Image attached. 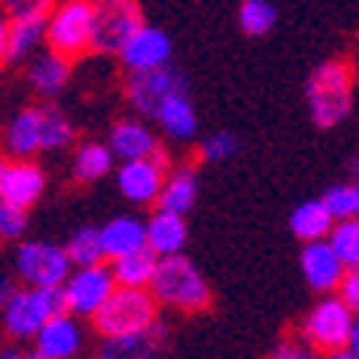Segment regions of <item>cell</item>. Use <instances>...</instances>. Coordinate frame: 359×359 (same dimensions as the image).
<instances>
[{"label": "cell", "mask_w": 359, "mask_h": 359, "mask_svg": "<svg viewBox=\"0 0 359 359\" xmlns=\"http://www.w3.org/2000/svg\"><path fill=\"white\" fill-rule=\"evenodd\" d=\"M327 244L334 247V254L340 257V263H344L346 269H356L359 266V218L337 222Z\"/></svg>", "instance_id": "cell-30"}, {"label": "cell", "mask_w": 359, "mask_h": 359, "mask_svg": "<svg viewBox=\"0 0 359 359\" xmlns=\"http://www.w3.org/2000/svg\"><path fill=\"white\" fill-rule=\"evenodd\" d=\"M48 32V20H20L10 26V42H7V61H22L36 52L45 42Z\"/></svg>", "instance_id": "cell-28"}, {"label": "cell", "mask_w": 359, "mask_h": 359, "mask_svg": "<svg viewBox=\"0 0 359 359\" xmlns=\"http://www.w3.org/2000/svg\"><path fill=\"white\" fill-rule=\"evenodd\" d=\"M45 193V173L32 161H13L4 177V189H0V202H7L10 209H32L39 196Z\"/></svg>", "instance_id": "cell-15"}, {"label": "cell", "mask_w": 359, "mask_h": 359, "mask_svg": "<svg viewBox=\"0 0 359 359\" xmlns=\"http://www.w3.org/2000/svg\"><path fill=\"white\" fill-rule=\"evenodd\" d=\"M238 22L247 36H266L276 26V7L269 0H241Z\"/></svg>", "instance_id": "cell-29"}, {"label": "cell", "mask_w": 359, "mask_h": 359, "mask_svg": "<svg viewBox=\"0 0 359 359\" xmlns=\"http://www.w3.org/2000/svg\"><path fill=\"white\" fill-rule=\"evenodd\" d=\"M97 22H93V52L119 55L126 42L144 26L138 0H93Z\"/></svg>", "instance_id": "cell-8"}, {"label": "cell", "mask_w": 359, "mask_h": 359, "mask_svg": "<svg viewBox=\"0 0 359 359\" xmlns=\"http://www.w3.org/2000/svg\"><path fill=\"white\" fill-rule=\"evenodd\" d=\"M93 22H97V4L93 0H61L48 16V52L61 58H77L93 52Z\"/></svg>", "instance_id": "cell-3"}, {"label": "cell", "mask_w": 359, "mask_h": 359, "mask_svg": "<svg viewBox=\"0 0 359 359\" xmlns=\"http://www.w3.org/2000/svg\"><path fill=\"white\" fill-rule=\"evenodd\" d=\"M170 55H173L170 36H167L164 29L144 22L142 29L126 42V48L119 52V61L132 74H148V71H164V67H170Z\"/></svg>", "instance_id": "cell-12"}, {"label": "cell", "mask_w": 359, "mask_h": 359, "mask_svg": "<svg viewBox=\"0 0 359 359\" xmlns=\"http://www.w3.org/2000/svg\"><path fill=\"white\" fill-rule=\"evenodd\" d=\"M71 257L65 247L48 241H22L16 250V273L32 289H65L71 279Z\"/></svg>", "instance_id": "cell-7"}, {"label": "cell", "mask_w": 359, "mask_h": 359, "mask_svg": "<svg viewBox=\"0 0 359 359\" xmlns=\"http://www.w3.org/2000/svg\"><path fill=\"white\" fill-rule=\"evenodd\" d=\"M112 154L119 157L122 164L128 161H144V157H154L157 151V135L151 132V126H144L142 119H119L109 128V142Z\"/></svg>", "instance_id": "cell-17"}, {"label": "cell", "mask_w": 359, "mask_h": 359, "mask_svg": "<svg viewBox=\"0 0 359 359\" xmlns=\"http://www.w3.org/2000/svg\"><path fill=\"white\" fill-rule=\"evenodd\" d=\"M324 359H359L353 350H337V353H330V356H324Z\"/></svg>", "instance_id": "cell-42"}, {"label": "cell", "mask_w": 359, "mask_h": 359, "mask_svg": "<svg viewBox=\"0 0 359 359\" xmlns=\"http://www.w3.org/2000/svg\"><path fill=\"white\" fill-rule=\"evenodd\" d=\"M353 324H356V314L340 302V295H324V299L305 314L299 334L311 350H321L330 356V353L350 346Z\"/></svg>", "instance_id": "cell-5"}, {"label": "cell", "mask_w": 359, "mask_h": 359, "mask_svg": "<svg viewBox=\"0 0 359 359\" xmlns=\"http://www.w3.org/2000/svg\"><path fill=\"white\" fill-rule=\"evenodd\" d=\"M167 346V327L154 324V327L142 330V334L128 337H109L100 346V359H157Z\"/></svg>", "instance_id": "cell-18"}, {"label": "cell", "mask_w": 359, "mask_h": 359, "mask_svg": "<svg viewBox=\"0 0 359 359\" xmlns=\"http://www.w3.org/2000/svg\"><path fill=\"white\" fill-rule=\"evenodd\" d=\"M26 359H48L45 353H39V350H32V353H26Z\"/></svg>", "instance_id": "cell-44"}, {"label": "cell", "mask_w": 359, "mask_h": 359, "mask_svg": "<svg viewBox=\"0 0 359 359\" xmlns=\"http://www.w3.org/2000/svg\"><path fill=\"white\" fill-rule=\"evenodd\" d=\"M154 119L164 126V132L170 135V138H193L196 126H199L196 109H193V103H189L187 93H177V97L167 100V103L157 109Z\"/></svg>", "instance_id": "cell-26"}, {"label": "cell", "mask_w": 359, "mask_h": 359, "mask_svg": "<svg viewBox=\"0 0 359 359\" xmlns=\"http://www.w3.org/2000/svg\"><path fill=\"white\" fill-rule=\"evenodd\" d=\"M26 77H29L32 90H36L39 97H55V93L65 90L67 77H71V61L55 52H42L29 65V74Z\"/></svg>", "instance_id": "cell-24"}, {"label": "cell", "mask_w": 359, "mask_h": 359, "mask_svg": "<svg viewBox=\"0 0 359 359\" xmlns=\"http://www.w3.org/2000/svg\"><path fill=\"white\" fill-rule=\"evenodd\" d=\"M314 353L318 350H311L305 340H279V344L269 350V359H318Z\"/></svg>", "instance_id": "cell-36"}, {"label": "cell", "mask_w": 359, "mask_h": 359, "mask_svg": "<svg viewBox=\"0 0 359 359\" xmlns=\"http://www.w3.org/2000/svg\"><path fill=\"white\" fill-rule=\"evenodd\" d=\"M177 93H187V77L164 67V71H148V74H128L126 81V100L135 112L142 116H157V109Z\"/></svg>", "instance_id": "cell-10"}, {"label": "cell", "mask_w": 359, "mask_h": 359, "mask_svg": "<svg viewBox=\"0 0 359 359\" xmlns=\"http://www.w3.org/2000/svg\"><path fill=\"white\" fill-rule=\"evenodd\" d=\"M7 170H10V164L0 157V189H4V177H7Z\"/></svg>", "instance_id": "cell-43"}, {"label": "cell", "mask_w": 359, "mask_h": 359, "mask_svg": "<svg viewBox=\"0 0 359 359\" xmlns=\"http://www.w3.org/2000/svg\"><path fill=\"white\" fill-rule=\"evenodd\" d=\"M22 231H26V212L0 202V241H16L22 238Z\"/></svg>", "instance_id": "cell-35"}, {"label": "cell", "mask_w": 359, "mask_h": 359, "mask_svg": "<svg viewBox=\"0 0 359 359\" xmlns=\"http://www.w3.org/2000/svg\"><path fill=\"white\" fill-rule=\"evenodd\" d=\"M65 292L61 289H16L13 302L4 311V327L13 337H36L48 321L65 314Z\"/></svg>", "instance_id": "cell-6"}, {"label": "cell", "mask_w": 359, "mask_h": 359, "mask_svg": "<svg viewBox=\"0 0 359 359\" xmlns=\"http://www.w3.org/2000/svg\"><path fill=\"white\" fill-rule=\"evenodd\" d=\"M302 276L311 285L314 292L324 295H337L340 283L346 276V266L340 263V257L334 254V247L327 241H314V244H302V257H299Z\"/></svg>", "instance_id": "cell-13"}, {"label": "cell", "mask_w": 359, "mask_h": 359, "mask_svg": "<svg viewBox=\"0 0 359 359\" xmlns=\"http://www.w3.org/2000/svg\"><path fill=\"white\" fill-rule=\"evenodd\" d=\"M0 359H26V353L13 350V346H7V350H0Z\"/></svg>", "instance_id": "cell-41"}, {"label": "cell", "mask_w": 359, "mask_h": 359, "mask_svg": "<svg viewBox=\"0 0 359 359\" xmlns=\"http://www.w3.org/2000/svg\"><path fill=\"white\" fill-rule=\"evenodd\" d=\"M4 148L16 161H29L32 154L45 151V106H26L16 112L4 132Z\"/></svg>", "instance_id": "cell-14"}, {"label": "cell", "mask_w": 359, "mask_h": 359, "mask_svg": "<svg viewBox=\"0 0 359 359\" xmlns=\"http://www.w3.org/2000/svg\"><path fill=\"white\" fill-rule=\"evenodd\" d=\"M157 266H161V257H157L151 247H144L138 254L116 260L109 269H112L119 289H151V283H154V276H157Z\"/></svg>", "instance_id": "cell-23"}, {"label": "cell", "mask_w": 359, "mask_h": 359, "mask_svg": "<svg viewBox=\"0 0 359 359\" xmlns=\"http://www.w3.org/2000/svg\"><path fill=\"white\" fill-rule=\"evenodd\" d=\"M353 187H356V196H359V180H353Z\"/></svg>", "instance_id": "cell-45"}, {"label": "cell", "mask_w": 359, "mask_h": 359, "mask_svg": "<svg viewBox=\"0 0 359 359\" xmlns=\"http://www.w3.org/2000/svg\"><path fill=\"white\" fill-rule=\"evenodd\" d=\"M112 164H116V154H112L109 144L103 142H83L74 154V164H71V177L77 183H97V180L109 177Z\"/></svg>", "instance_id": "cell-25"}, {"label": "cell", "mask_w": 359, "mask_h": 359, "mask_svg": "<svg viewBox=\"0 0 359 359\" xmlns=\"http://www.w3.org/2000/svg\"><path fill=\"white\" fill-rule=\"evenodd\" d=\"M196 193H199V180H196V167L183 164L173 167L164 180V189H161V199H157V209L173 212V215H187L193 209Z\"/></svg>", "instance_id": "cell-22"}, {"label": "cell", "mask_w": 359, "mask_h": 359, "mask_svg": "<svg viewBox=\"0 0 359 359\" xmlns=\"http://www.w3.org/2000/svg\"><path fill=\"white\" fill-rule=\"evenodd\" d=\"M353 90H356V71L350 61L330 58L311 71L305 81L308 112L318 128H334L353 112Z\"/></svg>", "instance_id": "cell-1"}, {"label": "cell", "mask_w": 359, "mask_h": 359, "mask_svg": "<svg viewBox=\"0 0 359 359\" xmlns=\"http://www.w3.org/2000/svg\"><path fill=\"white\" fill-rule=\"evenodd\" d=\"M321 202L327 205L334 222L359 218V196H356V187H353V183H334V187L321 196Z\"/></svg>", "instance_id": "cell-31"}, {"label": "cell", "mask_w": 359, "mask_h": 359, "mask_svg": "<svg viewBox=\"0 0 359 359\" xmlns=\"http://www.w3.org/2000/svg\"><path fill=\"white\" fill-rule=\"evenodd\" d=\"M334 215L327 212L321 199H305L299 202L289 215V228L292 234L302 241V244H314V241H327L334 231Z\"/></svg>", "instance_id": "cell-21"}, {"label": "cell", "mask_w": 359, "mask_h": 359, "mask_svg": "<svg viewBox=\"0 0 359 359\" xmlns=\"http://www.w3.org/2000/svg\"><path fill=\"white\" fill-rule=\"evenodd\" d=\"M93 324L106 340L142 334V330L157 324V299L148 289H116V295L103 305V311L93 318Z\"/></svg>", "instance_id": "cell-4"}, {"label": "cell", "mask_w": 359, "mask_h": 359, "mask_svg": "<svg viewBox=\"0 0 359 359\" xmlns=\"http://www.w3.org/2000/svg\"><path fill=\"white\" fill-rule=\"evenodd\" d=\"M167 157L164 151H157L154 157H144V161H128L119 164L116 170V183H119V193L126 196L135 205H148V202L161 199V189H164L167 180Z\"/></svg>", "instance_id": "cell-11"}, {"label": "cell", "mask_w": 359, "mask_h": 359, "mask_svg": "<svg viewBox=\"0 0 359 359\" xmlns=\"http://www.w3.org/2000/svg\"><path fill=\"white\" fill-rule=\"evenodd\" d=\"M67 257L74 263V269H83V266H103L106 260V250H103V231L93 228V224H83L77 228L65 244Z\"/></svg>", "instance_id": "cell-27"}, {"label": "cell", "mask_w": 359, "mask_h": 359, "mask_svg": "<svg viewBox=\"0 0 359 359\" xmlns=\"http://www.w3.org/2000/svg\"><path fill=\"white\" fill-rule=\"evenodd\" d=\"M83 346V330L71 314H58L36 334V350L48 359H74Z\"/></svg>", "instance_id": "cell-19"}, {"label": "cell", "mask_w": 359, "mask_h": 359, "mask_svg": "<svg viewBox=\"0 0 359 359\" xmlns=\"http://www.w3.org/2000/svg\"><path fill=\"white\" fill-rule=\"evenodd\" d=\"M116 276L109 266H83L74 269L65 283V308L74 318H97L103 305L116 295Z\"/></svg>", "instance_id": "cell-9"}, {"label": "cell", "mask_w": 359, "mask_h": 359, "mask_svg": "<svg viewBox=\"0 0 359 359\" xmlns=\"http://www.w3.org/2000/svg\"><path fill=\"white\" fill-rule=\"evenodd\" d=\"M234 154H238V138L231 132H212L199 144V161H205V164H224Z\"/></svg>", "instance_id": "cell-33"}, {"label": "cell", "mask_w": 359, "mask_h": 359, "mask_svg": "<svg viewBox=\"0 0 359 359\" xmlns=\"http://www.w3.org/2000/svg\"><path fill=\"white\" fill-rule=\"evenodd\" d=\"M71 142H74V126L67 122V116L55 106H45V151H61Z\"/></svg>", "instance_id": "cell-32"}, {"label": "cell", "mask_w": 359, "mask_h": 359, "mask_svg": "<svg viewBox=\"0 0 359 359\" xmlns=\"http://www.w3.org/2000/svg\"><path fill=\"white\" fill-rule=\"evenodd\" d=\"M187 218L183 215H173V212L157 209L148 222V247L154 250L161 260L164 257H180L183 247H187Z\"/></svg>", "instance_id": "cell-20"}, {"label": "cell", "mask_w": 359, "mask_h": 359, "mask_svg": "<svg viewBox=\"0 0 359 359\" xmlns=\"http://www.w3.org/2000/svg\"><path fill=\"white\" fill-rule=\"evenodd\" d=\"M103 231V250L106 260H122V257H132L138 250L148 247V222L135 215H116L100 228Z\"/></svg>", "instance_id": "cell-16"}, {"label": "cell", "mask_w": 359, "mask_h": 359, "mask_svg": "<svg viewBox=\"0 0 359 359\" xmlns=\"http://www.w3.org/2000/svg\"><path fill=\"white\" fill-rule=\"evenodd\" d=\"M10 26H13V20H10V16L4 13V7H0V61H7V42H10Z\"/></svg>", "instance_id": "cell-39"}, {"label": "cell", "mask_w": 359, "mask_h": 359, "mask_svg": "<svg viewBox=\"0 0 359 359\" xmlns=\"http://www.w3.org/2000/svg\"><path fill=\"white\" fill-rule=\"evenodd\" d=\"M0 7L13 22H20V20H48L58 4L55 0H0Z\"/></svg>", "instance_id": "cell-34"}, {"label": "cell", "mask_w": 359, "mask_h": 359, "mask_svg": "<svg viewBox=\"0 0 359 359\" xmlns=\"http://www.w3.org/2000/svg\"><path fill=\"white\" fill-rule=\"evenodd\" d=\"M151 295L157 305L177 308V311H205L212 302V289L193 260L187 257H164L151 283Z\"/></svg>", "instance_id": "cell-2"}, {"label": "cell", "mask_w": 359, "mask_h": 359, "mask_svg": "<svg viewBox=\"0 0 359 359\" xmlns=\"http://www.w3.org/2000/svg\"><path fill=\"white\" fill-rule=\"evenodd\" d=\"M337 295H340V302L359 318V266L346 269V276H344V283H340V289H337Z\"/></svg>", "instance_id": "cell-37"}, {"label": "cell", "mask_w": 359, "mask_h": 359, "mask_svg": "<svg viewBox=\"0 0 359 359\" xmlns=\"http://www.w3.org/2000/svg\"><path fill=\"white\" fill-rule=\"evenodd\" d=\"M13 295H16V285H13V279L10 276H4L0 273V314L7 311V305L13 302Z\"/></svg>", "instance_id": "cell-38"}, {"label": "cell", "mask_w": 359, "mask_h": 359, "mask_svg": "<svg viewBox=\"0 0 359 359\" xmlns=\"http://www.w3.org/2000/svg\"><path fill=\"white\" fill-rule=\"evenodd\" d=\"M346 350H353L359 356V318H356V324H353V334H350V346Z\"/></svg>", "instance_id": "cell-40"}]
</instances>
